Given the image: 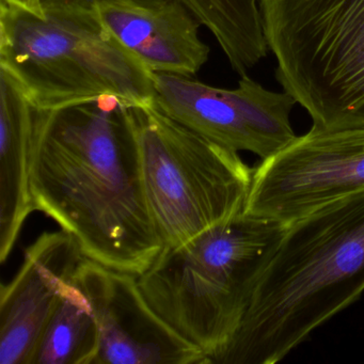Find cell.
Listing matches in <instances>:
<instances>
[{
  "label": "cell",
  "instance_id": "6da1fadb",
  "mask_svg": "<svg viewBox=\"0 0 364 364\" xmlns=\"http://www.w3.org/2000/svg\"><path fill=\"white\" fill-rule=\"evenodd\" d=\"M29 188L33 210L73 235L87 259L139 277L163 250L129 106L119 97L37 109Z\"/></svg>",
  "mask_w": 364,
  "mask_h": 364
},
{
  "label": "cell",
  "instance_id": "7a4b0ae2",
  "mask_svg": "<svg viewBox=\"0 0 364 364\" xmlns=\"http://www.w3.org/2000/svg\"><path fill=\"white\" fill-rule=\"evenodd\" d=\"M364 291V189L285 225L240 327L208 364H274Z\"/></svg>",
  "mask_w": 364,
  "mask_h": 364
},
{
  "label": "cell",
  "instance_id": "3957f363",
  "mask_svg": "<svg viewBox=\"0 0 364 364\" xmlns=\"http://www.w3.org/2000/svg\"><path fill=\"white\" fill-rule=\"evenodd\" d=\"M284 231L279 221L242 210L180 246L163 248L137 277L140 289L172 329L203 351L208 364L240 327Z\"/></svg>",
  "mask_w": 364,
  "mask_h": 364
},
{
  "label": "cell",
  "instance_id": "277c9868",
  "mask_svg": "<svg viewBox=\"0 0 364 364\" xmlns=\"http://www.w3.org/2000/svg\"><path fill=\"white\" fill-rule=\"evenodd\" d=\"M0 69L40 110L104 95L127 106L155 104L153 72L106 29L97 12L37 14L0 3Z\"/></svg>",
  "mask_w": 364,
  "mask_h": 364
},
{
  "label": "cell",
  "instance_id": "5b68a950",
  "mask_svg": "<svg viewBox=\"0 0 364 364\" xmlns=\"http://www.w3.org/2000/svg\"><path fill=\"white\" fill-rule=\"evenodd\" d=\"M284 92L313 127L364 124V0H259Z\"/></svg>",
  "mask_w": 364,
  "mask_h": 364
},
{
  "label": "cell",
  "instance_id": "8992f818",
  "mask_svg": "<svg viewBox=\"0 0 364 364\" xmlns=\"http://www.w3.org/2000/svg\"><path fill=\"white\" fill-rule=\"evenodd\" d=\"M149 210L165 247H176L245 210L253 171L238 152L153 105L129 106Z\"/></svg>",
  "mask_w": 364,
  "mask_h": 364
},
{
  "label": "cell",
  "instance_id": "52a82bcc",
  "mask_svg": "<svg viewBox=\"0 0 364 364\" xmlns=\"http://www.w3.org/2000/svg\"><path fill=\"white\" fill-rule=\"evenodd\" d=\"M362 189L364 124L312 127L255 168L244 210L287 225Z\"/></svg>",
  "mask_w": 364,
  "mask_h": 364
},
{
  "label": "cell",
  "instance_id": "ba28073f",
  "mask_svg": "<svg viewBox=\"0 0 364 364\" xmlns=\"http://www.w3.org/2000/svg\"><path fill=\"white\" fill-rule=\"evenodd\" d=\"M155 106L203 137L235 152L268 159L296 139L289 116L297 104L240 76L236 89L217 88L189 76L153 73Z\"/></svg>",
  "mask_w": 364,
  "mask_h": 364
},
{
  "label": "cell",
  "instance_id": "9c48e42d",
  "mask_svg": "<svg viewBox=\"0 0 364 364\" xmlns=\"http://www.w3.org/2000/svg\"><path fill=\"white\" fill-rule=\"evenodd\" d=\"M74 280L88 296L99 326L95 364H205L203 351L155 312L137 277L84 257Z\"/></svg>",
  "mask_w": 364,
  "mask_h": 364
},
{
  "label": "cell",
  "instance_id": "30bf717a",
  "mask_svg": "<svg viewBox=\"0 0 364 364\" xmlns=\"http://www.w3.org/2000/svg\"><path fill=\"white\" fill-rule=\"evenodd\" d=\"M68 232H44L25 250L11 282L0 291V363L31 364L63 287L84 259Z\"/></svg>",
  "mask_w": 364,
  "mask_h": 364
},
{
  "label": "cell",
  "instance_id": "8fae6325",
  "mask_svg": "<svg viewBox=\"0 0 364 364\" xmlns=\"http://www.w3.org/2000/svg\"><path fill=\"white\" fill-rule=\"evenodd\" d=\"M108 31L153 73L195 75L210 57L200 38L202 23L181 0L155 8L108 3L97 6Z\"/></svg>",
  "mask_w": 364,
  "mask_h": 364
},
{
  "label": "cell",
  "instance_id": "7c38bea8",
  "mask_svg": "<svg viewBox=\"0 0 364 364\" xmlns=\"http://www.w3.org/2000/svg\"><path fill=\"white\" fill-rule=\"evenodd\" d=\"M37 108L0 69V262L11 255L33 212L29 188Z\"/></svg>",
  "mask_w": 364,
  "mask_h": 364
},
{
  "label": "cell",
  "instance_id": "4fadbf2b",
  "mask_svg": "<svg viewBox=\"0 0 364 364\" xmlns=\"http://www.w3.org/2000/svg\"><path fill=\"white\" fill-rule=\"evenodd\" d=\"M99 353L95 310L73 278L63 287L31 364H95Z\"/></svg>",
  "mask_w": 364,
  "mask_h": 364
},
{
  "label": "cell",
  "instance_id": "5bb4252c",
  "mask_svg": "<svg viewBox=\"0 0 364 364\" xmlns=\"http://www.w3.org/2000/svg\"><path fill=\"white\" fill-rule=\"evenodd\" d=\"M214 36L232 69L245 75L268 53L259 0H181Z\"/></svg>",
  "mask_w": 364,
  "mask_h": 364
},
{
  "label": "cell",
  "instance_id": "9a60e30c",
  "mask_svg": "<svg viewBox=\"0 0 364 364\" xmlns=\"http://www.w3.org/2000/svg\"><path fill=\"white\" fill-rule=\"evenodd\" d=\"M170 0H41L42 9L46 11H82L95 14L101 4L120 3L138 7L155 8Z\"/></svg>",
  "mask_w": 364,
  "mask_h": 364
},
{
  "label": "cell",
  "instance_id": "2e32d148",
  "mask_svg": "<svg viewBox=\"0 0 364 364\" xmlns=\"http://www.w3.org/2000/svg\"><path fill=\"white\" fill-rule=\"evenodd\" d=\"M0 3L8 4V5L16 6L23 8L28 11L35 12L37 14H43L41 0H0Z\"/></svg>",
  "mask_w": 364,
  "mask_h": 364
}]
</instances>
